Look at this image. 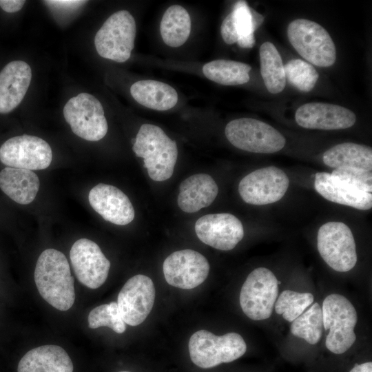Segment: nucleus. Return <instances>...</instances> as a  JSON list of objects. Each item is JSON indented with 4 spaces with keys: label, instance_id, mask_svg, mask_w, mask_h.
Here are the masks:
<instances>
[{
    "label": "nucleus",
    "instance_id": "29",
    "mask_svg": "<svg viewBox=\"0 0 372 372\" xmlns=\"http://www.w3.org/2000/svg\"><path fill=\"white\" fill-rule=\"evenodd\" d=\"M291 322L290 330L296 337L304 339L310 344H316L321 339L323 317L318 303H314Z\"/></svg>",
    "mask_w": 372,
    "mask_h": 372
},
{
    "label": "nucleus",
    "instance_id": "2",
    "mask_svg": "<svg viewBox=\"0 0 372 372\" xmlns=\"http://www.w3.org/2000/svg\"><path fill=\"white\" fill-rule=\"evenodd\" d=\"M132 149L135 154L143 158L144 167L150 178L164 181L173 174L178 157V148L159 127L152 124L141 126Z\"/></svg>",
    "mask_w": 372,
    "mask_h": 372
},
{
    "label": "nucleus",
    "instance_id": "17",
    "mask_svg": "<svg viewBox=\"0 0 372 372\" xmlns=\"http://www.w3.org/2000/svg\"><path fill=\"white\" fill-rule=\"evenodd\" d=\"M298 125L307 129L335 130L347 129L356 121L355 114L338 105L308 103L299 107L295 114Z\"/></svg>",
    "mask_w": 372,
    "mask_h": 372
},
{
    "label": "nucleus",
    "instance_id": "39",
    "mask_svg": "<svg viewBox=\"0 0 372 372\" xmlns=\"http://www.w3.org/2000/svg\"><path fill=\"white\" fill-rule=\"evenodd\" d=\"M250 11L252 17L254 29L256 30L263 22L264 17L251 8H250Z\"/></svg>",
    "mask_w": 372,
    "mask_h": 372
},
{
    "label": "nucleus",
    "instance_id": "4",
    "mask_svg": "<svg viewBox=\"0 0 372 372\" xmlns=\"http://www.w3.org/2000/svg\"><path fill=\"white\" fill-rule=\"evenodd\" d=\"M322 311L323 327L329 330L326 347L333 353H344L356 340L354 328L358 316L355 307L344 296L333 293L324 300Z\"/></svg>",
    "mask_w": 372,
    "mask_h": 372
},
{
    "label": "nucleus",
    "instance_id": "22",
    "mask_svg": "<svg viewBox=\"0 0 372 372\" xmlns=\"http://www.w3.org/2000/svg\"><path fill=\"white\" fill-rule=\"evenodd\" d=\"M68 353L57 345H43L28 351L18 364L17 372H73Z\"/></svg>",
    "mask_w": 372,
    "mask_h": 372
},
{
    "label": "nucleus",
    "instance_id": "10",
    "mask_svg": "<svg viewBox=\"0 0 372 372\" xmlns=\"http://www.w3.org/2000/svg\"><path fill=\"white\" fill-rule=\"evenodd\" d=\"M63 116L72 131L86 141H98L107 132L103 107L90 94L83 92L72 97L63 107Z\"/></svg>",
    "mask_w": 372,
    "mask_h": 372
},
{
    "label": "nucleus",
    "instance_id": "25",
    "mask_svg": "<svg viewBox=\"0 0 372 372\" xmlns=\"http://www.w3.org/2000/svg\"><path fill=\"white\" fill-rule=\"evenodd\" d=\"M322 158L326 165L334 169H372V149L364 145L340 143L327 150Z\"/></svg>",
    "mask_w": 372,
    "mask_h": 372
},
{
    "label": "nucleus",
    "instance_id": "1",
    "mask_svg": "<svg viewBox=\"0 0 372 372\" xmlns=\"http://www.w3.org/2000/svg\"><path fill=\"white\" fill-rule=\"evenodd\" d=\"M34 282L41 297L62 311L70 309L75 300L74 278L65 256L54 249H47L39 256Z\"/></svg>",
    "mask_w": 372,
    "mask_h": 372
},
{
    "label": "nucleus",
    "instance_id": "20",
    "mask_svg": "<svg viewBox=\"0 0 372 372\" xmlns=\"http://www.w3.org/2000/svg\"><path fill=\"white\" fill-rule=\"evenodd\" d=\"M314 187L325 199L361 210L372 207V194L354 189L333 177L330 173L317 172Z\"/></svg>",
    "mask_w": 372,
    "mask_h": 372
},
{
    "label": "nucleus",
    "instance_id": "16",
    "mask_svg": "<svg viewBox=\"0 0 372 372\" xmlns=\"http://www.w3.org/2000/svg\"><path fill=\"white\" fill-rule=\"evenodd\" d=\"M195 231L203 243L222 251L234 249L244 236L241 221L228 213L200 217L196 222Z\"/></svg>",
    "mask_w": 372,
    "mask_h": 372
},
{
    "label": "nucleus",
    "instance_id": "14",
    "mask_svg": "<svg viewBox=\"0 0 372 372\" xmlns=\"http://www.w3.org/2000/svg\"><path fill=\"white\" fill-rule=\"evenodd\" d=\"M163 270L169 285L183 289H191L205 280L209 274V264L199 252L183 249L167 256L164 260Z\"/></svg>",
    "mask_w": 372,
    "mask_h": 372
},
{
    "label": "nucleus",
    "instance_id": "38",
    "mask_svg": "<svg viewBox=\"0 0 372 372\" xmlns=\"http://www.w3.org/2000/svg\"><path fill=\"white\" fill-rule=\"evenodd\" d=\"M237 43L243 48H251L255 44L254 34L249 35L245 37L240 38Z\"/></svg>",
    "mask_w": 372,
    "mask_h": 372
},
{
    "label": "nucleus",
    "instance_id": "18",
    "mask_svg": "<svg viewBox=\"0 0 372 372\" xmlns=\"http://www.w3.org/2000/svg\"><path fill=\"white\" fill-rule=\"evenodd\" d=\"M88 199L92 207L113 224L125 225L134 218L135 211L130 200L113 185H96L90 191Z\"/></svg>",
    "mask_w": 372,
    "mask_h": 372
},
{
    "label": "nucleus",
    "instance_id": "36",
    "mask_svg": "<svg viewBox=\"0 0 372 372\" xmlns=\"http://www.w3.org/2000/svg\"><path fill=\"white\" fill-rule=\"evenodd\" d=\"M46 5L50 8H54L62 10H70L78 8L81 6L83 5L86 1H71V0H56V1H45Z\"/></svg>",
    "mask_w": 372,
    "mask_h": 372
},
{
    "label": "nucleus",
    "instance_id": "37",
    "mask_svg": "<svg viewBox=\"0 0 372 372\" xmlns=\"http://www.w3.org/2000/svg\"><path fill=\"white\" fill-rule=\"evenodd\" d=\"M25 3L23 0H0V7L5 12L12 13L19 11Z\"/></svg>",
    "mask_w": 372,
    "mask_h": 372
},
{
    "label": "nucleus",
    "instance_id": "5",
    "mask_svg": "<svg viewBox=\"0 0 372 372\" xmlns=\"http://www.w3.org/2000/svg\"><path fill=\"white\" fill-rule=\"evenodd\" d=\"M287 37L297 52L310 63L329 67L335 63V44L320 24L305 19H295L288 25Z\"/></svg>",
    "mask_w": 372,
    "mask_h": 372
},
{
    "label": "nucleus",
    "instance_id": "35",
    "mask_svg": "<svg viewBox=\"0 0 372 372\" xmlns=\"http://www.w3.org/2000/svg\"><path fill=\"white\" fill-rule=\"evenodd\" d=\"M220 32L223 41L227 44L231 45L237 43L239 37L236 30L234 15L232 11L223 20L220 27Z\"/></svg>",
    "mask_w": 372,
    "mask_h": 372
},
{
    "label": "nucleus",
    "instance_id": "32",
    "mask_svg": "<svg viewBox=\"0 0 372 372\" xmlns=\"http://www.w3.org/2000/svg\"><path fill=\"white\" fill-rule=\"evenodd\" d=\"M87 320L90 329L108 327L117 333H123L126 329V324L121 318L116 302L94 308L90 312Z\"/></svg>",
    "mask_w": 372,
    "mask_h": 372
},
{
    "label": "nucleus",
    "instance_id": "40",
    "mask_svg": "<svg viewBox=\"0 0 372 372\" xmlns=\"http://www.w3.org/2000/svg\"><path fill=\"white\" fill-rule=\"evenodd\" d=\"M349 372H372V362H368L355 364Z\"/></svg>",
    "mask_w": 372,
    "mask_h": 372
},
{
    "label": "nucleus",
    "instance_id": "3",
    "mask_svg": "<svg viewBox=\"0 0 372 372\" xmlns=\"http://www.w3.org/2000/svg\"><path fill=\"white\" fill-rule=\"evenodd\" d=\"M188 347L191 360L203 369L234 361L247 351V344L240 334L231 332L218 336L207 330L192 334Z\"/></svg>",
    "mask_w": 372,
    "mask_h": 372
},
{
    "label": "nucleus",
    "instance_id": "12",
    "mask_svg": "<svg viewBox=\"0 0 372 372\" xmlns=\"http://www.w3.org/2000/svg\"><path fill=\"white\" fill-rule=\"evenodd\" d=\"M52 160L50 145L35 136H17L7 140L0 147V161L10 167L44 169L49 167Z\"/></svg>",
    "mask_w": 372,
    "mask_h": 372
},
{
    "label": "nucleus",
    "instance_id": "6",
    "mask_svg": "<svg viewBox=\"0 0 372 372\" xmlns=\"http://www.w3.org/2000/svg\"><path fill=\"white\" fill-rule=\"evenodd\" d=\"M135 19L127 10L112 14L102 25L94 37L98 54L118 63L125 62L134 47Z\"/></svg>",
    "mask_w": 372,
    "mask_h": 372
},
{
    "label": "nucleus",
    "instance_id": "8",
    "mask_svg": "<svg viewBox=\"0 0 372 372\" xmlns=\"http://www.w3.org/2000/svg\"><path fill=\"white\" fill-rule=\"evenodd\" d=\"M278 294V280L265 267L253 270L243 283L240 304L244 313L254 320L269 318Z\"/></svg>",
    "mask_w": 372,
    "mask_h": 372
},
{
    "label": "nucleus",
    "instance_id": "28",
    "mask_svg": "<svg viewBox=\"0 0 372 372\" xmlns=\"http://www.w3.org/2000/svg\"><path fill=\"white\" fill-rule=\"evenodd\" d=\"M251 66L247 63L226 59L207 63L203 67L204 75L209 80L224 85H237L249 81Z\"/></svg>",
    "mask_w": 372,
    "mask_h": 372
},
{
    "label": "nucleus",
    "instance_id": "33",
    "mask_svg": "<svg viewBox=\"0 0 372 372\" xmlns=\"http://www.w3.org/2000/svg\"><path fill=\"white\" fill-rule=\"evenodd\" d=\"M331 175L357 190L369 194L372 192L371 170L338 168L333 169Z\"/></svg>",
    "mask_w": 372,
    "mask_h": 372
},
{
    "label": "nucleus",
    "instance_id": "30",
    "mask_svg": "<svg viewBox=\"0 0 372 372\" xmlns=\"http://www.w3.org/2000/svg\"><path fill=\"white\" fill-rule=\"evenodd\" d=\"M285 79L297 90L310 92L315 86L319 74L314 67L299 59H291L284 65Z\"/></svg>",
    "mask_w": 372,
    "mask_h": 372
},
{
    "label": "nucleus",
    "instance_id": "13",
    "mask_svg": "<svg viewBox=\"0 0 372 372\" xmlns=\"http://www.w3.org/2000/svg\"><path fill=\"white\" fill-rule=\"evenodd\" d=\"M156 291L150 278L137 274L130 278L121 289L117 304L123 320L130 326L145 321L152 309Z\"/></svg>",
    "mask_w": 372,
    "mask_h": 372
},
{
    "label": "nucleus",
    "instance_id": "23",
    "mask_svg": "<svg viewBox=\"0 0 372 372\" xmlns=\"http://www.w3.org/2000/svg\"><path fill=\"white\" fill-rule=\"evenodd\" d=\"M40 186L32 170L6 167L0 172V188L12 200L27 205L35 198Z\"/></svg>",
    "mask_w": 372,
    "mask_h": 372
},
{
    "label": "nucleus",
    "instance_id": "31",
    "mask_svg": "<svg viewBox=\"0 0 372 372\" xmlns=\"http://www.w3.org/2000/svg\"><path fill=\"white\" fill-rule=\"evenodd\" d=\"M313 300L311 293L285 290L276 302L275 311L287 321L292 322L313 303Z\"/></svg>",
    "mask_w": 372,
    "mask_h": 372
},
{
    "label": "nucleus",
    "instance_id": "7",
    "mask_svg": "<svg viewBox=\"0 0 372 372\" xmlns=\"http://www.w3.org/2000/svg\"><path fill=\"white\" fill-rule=\"evenodd\" d=\"M227 140L236 147L249 152L271 154L281 150L285 138L277 130L251 118L234 119L226 125Z\"/></svg>",
    "mask_w": 372,
    "mask_h": 372
},
{
    "label": "nucleus",
    "instance_id": "34",
    "mask_svg": "<svg viewBox=\"0 0 372 372\" xmlns=\"http://www.w3.org/2000/svg\"><path fill=\"white\" fill-rule=\"evenodd\" d=\"M234 23L240 38L254 34L250 7L245 1H237L233 8Z\"/></svg>",
    "mask_w": 372,
    "mask_h": 372
},
{
    "label": "nucleus",
    "instance_id": "19",
    "mask_svg": "<svg viewBox=\"0 0 372 372\" xmlns=\"http://www.w3.org/2000/svg\"><path fill=\"white\" fill-rule=\"evenodd\" d=\"M32 70L23 61L8 63L0 72V113L6 114L17 107L30 86Z\"/></svg>",
    "mask_w": 372,
    "mask_h": 372
},
{
    "label": "nucleus",
    "instance_id": "24",
    "mask_svg": "<svg viewBox=\"0 0 372 372\" xmlns=\"http://www.w3.org/2000/svg\"><path fill=\"white\" fill-rule=\"evenodd\" d=\"M130 93L139 104L155 110L165 111L178 102V94L169 85L155 80H141L133 83Z\"/></svg>",
    "mask_w": 372,
    "mask_h": 372
},
{
    "label": "nucleus",
    "instance_id": "11",
    "mask_svg": "<svg viewBox=\"0 0 372 372\" xmlns=\"http://www.w3.org/2000/svg\"><path fill=\"white\" fill-rule=\"evenodd\" d=\"M289 184V178L281 169L269 166L245 176L239 183L238 192L245 203L263 205L280 200Z\"/></svg>",
    "mask_w": 372,
    "mask_h": 372
},
{
    "label": "nucleus",
    "instance_id": "26",
    "mask_svg": "<svg viewBox=\"0 0 372 372\" xmlns=\"http://www.w3.org/2000/svg\"><path fill=\"white\" fill-rule=\"evenodd\" d=\"M160 31L168 46L177 48L183 45L191 32V19L186 9L179 5L169 7L162 17Z\"/></svg>",
    "mask_w": 372,
    "mask_h": 372
},
{
    "label": "nucleus",
    "instance_id": "21",
    "mask_svg": "<svg viewBox=\"0 0 372 372\" xmlns=\"http://www.w3.org/2000/svg\"><path fill=\"white\" fill-rule=\"evenodd\" d=\"M218 193L213 178L207 174H194L180 185L178 205L186 213H194L209 206Z\"/></svg>",
    "mask_w": 372,
    "mask_h": 372
},
{
    "label": "nucleus",
    "instance_id": "15",
    "mask_svg": "<svg viewBox=\"0 0 372 372\" xmlns=\"http://www.w3.org/2000/svg\"><path fill=\"white\" fill-rule=\"evenodd\" d=\"M70 257L78 280L90 289H97L105 282L110 262L94 241L81 238L72 246Z\"/></svg>",
    "mask_w": 372,
    "mask_h": 372
},
{
    "label": "nucleus",
    "instance_id": "9",
    "mask_svg": "<svg viewBox=\"0 0 372 372\" xmlns=\"http://www.w3.org/2000/svg\"><path fill=\"white\" fill-rule=\"evenodd\" d=\"M320 255L333 269L346 272L357 262L356 246L350 228L342 222H328L318 232Z\"/></svg>",
    "mask_w": 372,
    "mask_h": 372
},
{
    "label": "nucleus",
    "instance_id": "27",
    "mask_svg": "<svg viewBox=\"0 0 372 372\" xmlns=\"http://www.w3.org/2000/svg\"><path fill=\"white\" fill-rule=\"evenodd\" d=\"M260 72L265 85L271 94L281 92L286 85L284 65L280 53L271 42L260 48Z\"/></svg>",
    "mask_w": 372,
    "mask_h": 372
},
{
    "label": "nucleus",
    "instance_id": "41",
    "mask_svg": "<svg viewBox=\"0 0 372 372\" xmlns=\"http://www.w3.org/2000/svg\"><path fill=\"white\" fill-rule=\"evenodd\" d=\"M119 372H130V371H119Z\"/></svg>",
    "mask_w": 372,
    "mask_h": 372
}]
</instances>
